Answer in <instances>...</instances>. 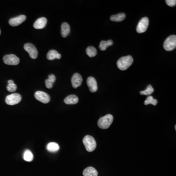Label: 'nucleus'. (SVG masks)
<instances>
[{
	"label": "nucleus",
	"instance_id": "nucleus-1",
	"mask_svg": "<svg viewBox=\"0 0 176 176\" xmlns=\"http://www.w3.org/2000/svg\"><path fill=\"white\" fill-rule=\"evenodd\" d=\"M133 58L130 55L122 57L117 62V66L121 70H126L133 63Z\"/></svg>",
	"mask_w": 176,
	"mask_h": 176
},
{
	"label": "nucleus",
	"instance_id": "nucleus-2",
	"mask_svg": "<svg viewBox=\"0 0 176 176\" xmlns=\"http://www.w3.org/2000/svg\"><path fill=\"white\" fill-rule=\"evenodd\" d=\"M113 120L114 118L113 115L110 114H108L99 119L97 122L98 126L101 129H108L112 124Z\"/></svg>",
	"mask_w": 176,
	"mask_h": 176
},
{
	"label": "nucleus",
	"instance_id": "nucleus-3",
	"mask_svg": "<svg viewBox=\"0 0 176 176\" xmlns=\"http://www.w3.org/2000/svg\"><path fill=\"white\" fill-rule=\"evenodd\" d=\"M83 144L88 152H93L97 147V143L93 137L87 135L83 139Z\"/></svg>",
	"mask_w": 176,
	"mask_h": 176
},
{
	"label": "nucleus",
	"instance_id": "nucleus-4",
	"mask_svg": "<svg viewBox=\"0 0 176 176\" xmlns=\"http://www.w3.org/2000/svg\"><path fill=\"white\" fill-rule=\"evenodd\" d=\"M176 47V36L175 35L170 36L166 39L164 44V47L166 51H173Z\"/></svg>",
	"mask_w": 176,
	"mask_h": 176
},
{
	"label": "nucleus",
	"instance_id": "nucleus-5",
	"mask_svg": "<svg viewBox=\"0 0 176 176\" xmlns=\"http://www.w3.org/2000/svg\"><path fill=\"white\" fill-rule=\"evenodd\" d=\"M22 97L17 93H12L8 95L6 98V102L7 105H14L21 102Z\"/></svg>",
	"mask_w": 176,
	"mask_h": 176
},
{
	"label": "nucleus",
	"instance_id": "nucleus-6",
	"mask_svg": "<svg viewBox=\"0 0 176 176\" xmlns=\"http://www.w3.org/2000/svg\"><path fill=\"white\" fill-rule=\"evenodd\" d=\"M3 61L6 64L8 65L16 66L20 63V59L14 54H7L3 58Z\"/></svg>",
	"mask_w": 176,
	"mask_h": 176
},
{
	"label": "nucleus",
	"instance_id": "nucleus-7",
	"mask_svg": "<svg viewBox=\"0 0 176 176\" xmlns=\"http://www.w3.org/2000/svg\"><path fill=\"white\" fill-rule=\"evenodd\" d=\"M149 23V21L147 17H145L142 18L137 25V32L138 34H142L145 32L148 27Z\"/></svg>",
	"mask_w": 176,
	"mask_h": 176
},
{
	"label": "nucleus",
	"instance_id": "nucleus-8",
	"mask_svg": "<svg viewBox=\"0 0 176 176\" xmlns=\"http://www.w3.org/2000/svg\"><path fill=\"white\" fill-rule=\"evenodd\" d=\"M24 47L25 50L29 53L31 58L34 59L37 58L38 52L37 48L35 47L34 45L31 43H27L25 44Z\"/></svg>",
	"mask_w": 176,
	"mask_h": 176
},
{
	"label": "nucleus",
	"instance_id": "nucleus-9",
	"mask_svg": "<svg viewBox=\"0 0 176 176\" xmlns=\"http://www.w3.org/2000/svg\"><path fill=\"white\" fill-rule=\"evenodd\" d=\"M34 97L39 102H41L44 104L48 103L51 99L50 96L47 93L42 91L36 92L35 93Z\"/></svg>",
	"mask_w": 176,
	"mask_h": 176
},
{
	"label": "nucleus",
	"instance_id": "nucleus-10",
	"mask_svg": "<svg viewBox=\"0 0 176 176\" xmlns=\"http://www.w3.org/2000/svg\"><path fill=\"white\" fill-rule=\"evenodd\" d=\"M27 18L26 16L24 15H19L16 17L12 18L9 20V24L12 27H16L23 23Z\"/></svg>",
	"mask_w": 176,
	"mask_h": 176
},
{
	"label": "nucleus",
	"instance_id": "nucleus-11",
	"mask_svg": "<svg viewBox=\"0 0 176 176\" xmlns=\"http://www.w3.org/2000/svg\"><path fill=\"white\" fill-rule=\"evenodd\" d=\"M87 84L91 92L95 93L97 92L98 89L97 84L94 77L92 76L88 77L87 80Z\"/></svg>",
	"mask_w": 176,
	"mask_h": 176
},
{
	"label": "nucleus",
	"instance_id": "nucleus-12",
	"mask_svg": "<svg viewBox=\"0 0 176 176\" xmlns=\"http://www.w3.org/2000/svg\"><path fill=\"white\" fill-rule=\"evenodd\" d=\"M83 81L82 76L78 73H75L73 75L71 78V84L74 89L80 86Z\"/></svg>",
	"mask_w": 176,
	"mask_h": 176
},
{
	"label": "nucleus",
	"instance_id": "nucleus-13",
	"mask_svg": "<svg viewBox=\"0 0 176 176\" xmlns=\"http://www.w3.org/2000/svg\"><path fill=\"white\" fill-rule=\"evenodd\" d=\"M47 23V19L45 17H41L38 19L35 22L34 27L37 29H41L45 28Z\"/></svg>",
	"mask_w": 176,
	"mask_h": 176
},
{
	"label": "nucleus",
	"instance_id": "nucleus-14",
	"mask_svg": "<svg viewBox=\"0 0 176 176\" xmlns=\"http://www.w3.org/2000/svg\"><path fill=\"white\" fill-rule=\"evenodd\" d=\"M78 101H79V99H78V97L74 94L68 96L64 99V102L66 104H69V105L75 104L78 102Z\"/></svg>",
	"mask_w": 176,
	"mask_h": 176
},
{
	"label": "nucleus",
	"instance_id": "nucleus-15",
	"mask_svg": "<svg viewBox=\"0 0 176 176\" xmlns=\"http://www.w3.org/2000/svg\"><path fill=\"white\" fill-rule=\"evenodd\" d=\"M83 175L84 176H97L98 172L93 167H88L84 169Z\"/></svg>",
	"mask_w": 176,
	"mask_h": 176
},
{
	"label": "nucleus",
	"instance_id": "nucleus-16",
	"mask_svg": "<svg viewBox=\"0 0 176 176\" xmlns=\"http://www.w3.org/2000/svg\"><path fill=\"white\" fill-rule=\"evenodd\" d=\"M70 32V27L67 23H63L61 25V35L64 38L69 35Z\"/></svg>",
	"mask_w": 176,
	"mask_h": 176
},
{
	"label": "nucleus",
	"instance_id": "nucleus-17",
	"mask_svg": "<svg viewBox=\"0 0 176 176\" xmlns=\"http://www.w3.org/2000/svg\"><path fill=\"white\" fill-rule=\"evenodd\" d=\"M60 147L58 144L56 142H50L47 146V149L49 152H55L58 151Z\"/></svg>",
	"mask_w": 176,
	"mask_h": 176
},
{
	"label": "nucleus",
	"instance_id": "nucleus-18",
	"mask_svg": "<svg viewBox=\"0 0 176 176\" xmlns=\"http://www.w3.org/2000/svg\"><path fill=\"white\" fill-rule=\"evenodd\" d=\"M113 44L112 40L107 41H102L99 44V47L101 51H105L108 47L111 46Z\"/></svg>",
	"mask_w": 176,
	"mask_h": 176
},
{
	"label": "nucleus",
	"instance_id": "nucleus-19",
	"mask_svg": "<svg viewBox=\"0 0 176 176\" xmlns=\"http://www.w3.org/2000/svg\"><path fill=\"white\" fill-rule=\"evenodd\" d=\"M125 17V14L123 13H121L117 15H112V16H111L110 20L114 22H120L124 20Z\"/></svg>",
	"mask_w": 176,
	"mask_h": 176
},
{
	"label": "nucleus",
	"instance_id": "nucleus-20",
	"mask_svg": "<svg viewBox=\"0 0 176 176\" xmlns=\"http://www.w3.org/2000/svg\"><path fill=\"white\" fill-rule=\"evenodd\" d=\"M33 159H34V155L31 151L29 150H26L24 154V160L25 161L30 162L33 160Z\"/></svg>",
	"mask_w": 176,
	"mask_h": 176
},
{
	"label": "nucleus",
	"instance_id": "nucleus-21",
	"mask_svg": "<svg viewBox=\"0 0 176 176\" xmlns=\"http://www.w3.org/2000/svg\"><path fill=\"white\" fill-rule=\"evenodd\" d=\"M86 53L90 57H93L97 54V49L93 47H89L87 48Z\"/></svg>",
	"mask_w": 176,
	"mask_h": 176
},
{
	"label": "nucleus",
	"instance_id": "nucleus-22",
	"mask_svg": "<svg viewBox=\"0 0 176 176\" xmlns=\"http://www.w3.org/2000/svg\"><path fill=\"white\" fill-rule=\"evenodd\" d=\"M58 53V52L55 50H51L47 53V58L49 60H54L55 59H56L57 55Z\"/></svg>",
	"mask_w": 176,
	"mask_h": 176
},
{
	"label": "nucleus",
	"instance_id": "nucleus-23",
	"mask_svg": "<svg viewBox=\"0 0 176 176\" xmlns=\"http://www.w3.org/2000/svg\"><path fill=\"white\" fill-rule=\"evenodd\" d=\"M157 104H158V101L156 99H154L152 96L148 97L144 102V104L145 105L152 104L154 106H156Z\"/></svg>",
	"mask_w": 176,
	"mask_h": 176
},
{
	"label": "nucleus",
	"instance_id": "nucleus-24",
	"mask_svg": "<svg viewBox=\"0 0 176 176\" xmlns=\"http://www.w3.org/2000/svg\"><path fill=\"white\" fill-rule=\"evenodd\" d=\"M154 92V90L153 89L152 86L151 85H149L147 88H146V90L140 92V94L141 95L149 96L150 94H152Z\"/></svg>",
	"mask_w": 176,
	"mask_h": 176
},
{
	"label": "nucleus",
	"instance_id": "nucleus-25",
	"mask_svg": "<svg viewBox=\"0 0 176 176\" xmlns=\"http://www.w3.org/2000/svg\"><path fill=\"white\" fill-rule=\"evenodd\" d=\"M17 87L14 83H9L7 85V91L11 93L15 92L17 90Z\"/></svg>",
	"mask_w": 176,
	"mask_h": 176
},
{
	"label": "nucleus",
	"instance_id": "nucleus-26",
	"mask_svg": "<svg viewBox=\"0 0 176 176\" xmlns=\"http://www.w3.org/2000/svg\"><path fill=\"white\" fill-rule=\"evenodd\" d=\"M166 3L169 7H173L176 6V0H166Z\"/></svg>",
	"mask_w": 176,
	"mask_h": 176
},
{
	"label": "nucleus",
	"instance_id": "nucleus-27",
	"mask_svg": "<svg viewBox=\"0 0 176 176\" xmlns=\"http://www.w3.org/2000/svg\"><path fill=\"white\" fill-rule=\"evenodd\" d=\"M45 84H46V86L48 89H51L53 87V83H52L48 79L45 81Z\"/></svg>",
	"mask_w": 176,
	"mask_h": 176
},
{
	"label": "nucleus",
	"instance_id": "nucleus-28",
	"mask_svg": "<svg viewBox=\"0 0 176 176\" xmlns=\"http://www.w3.org/2000/svg\"><path fill=\"white\" fill-rule=\"evenodd\" d=\"M48 79L50 81H51L52 83H53V84H54V82H55V80H56V77H55L54 74H51L48 75Z\"/></svg>",
	"mask_w": 176,
	"mask_h": 176
},
{
	"label": "nucleus",
	"instance_id": "nucleus-29",
	"mask_svg": "<svg viewBox=\"0 0 176 176\" xmlns=\"http://www.w3.org/2000/svg\"><path fill=\"white\" fill-rule=\"evenodd\" d=\"M61 58V54H59V53H58V54H57V55L56 59H60Z\"/></svg>",
	"mask_w": 176,
	"mask_h": 176
},
{
	"label": "nucleus",
	"instance_id": "nucleus-30",
	"mask_svg": "<svg viewBox=\"0 0 176 176\" xmlns=\"http://www.w3.org/2000/svg\"><path fill=\"white\" fill-rule=\"evenodd\" d=\"M8 84H9V83H14V81L13 80H9L8 81Z\"/></svg>",
	"mask_w": 176,
	"mask_h": 176
},
{
	"label": "nucleus",
	"instance_id": "nucleus-31",
	"mask_svg": "<svg viewBox=\"0 0 176 176\" xmlns=\"http://www.w3.org/2000/svg\"><path fill=\"white\" fill-rule=\"evenodd\" d=\"M175 130H176V125H175Z\"/></svg>",
	"mask_w": 176,
	"mask_h": 176
},
{
	"label": "nucleus",
	"instance_id": "nucleus-32",
	"mask_svg": "<svg viewBox=\"0 0 176 176\" xmlns=\"http://www.w3.org/2000/svg\"><path fill=\"white\" fill-rule=\"evenodd\" d=\"M1 29H0V34H1Z\"/></svg>",
	"mask_w": 176,
	"mask_h": 176
}]
</instances>
